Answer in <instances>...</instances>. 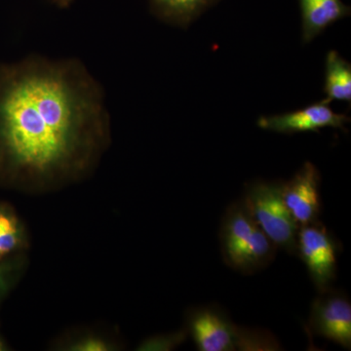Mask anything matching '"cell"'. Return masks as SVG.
Returning a JSON list of instances; mask_svg holds the SVG:
<instances>
[{"label": "cell", "mask_w": 351, "mask_h": 351, "mask_svg": "<svg viewBox=\"0 0 351 351\" xmlns=\"http://www.w3.org/2000/svg\"><path fill=\"white\" fill-rule=\"evenodd\" d=\"M0 152L32 181L75 174L105 143L100 85L80 62L32 58L0 78Z\"/></svg>", "instance_id": "obj_1"}, {"label": "cell", "mask_w": 351, "mask_h": 351, "mask_svg": "<svg viewBox=\"0 0 351 351\" xmlns=\"http://www.w3.org/2000/svg\"><path fill=\"white\" fill-rule=\"evenodd\" d=\"M219 241L226 265L244 274L263 269L276 258V247L257 225L243 199L226 210Z\"/></svg>", "instance_id": "obj_2"}, {"label": "cell", "mask_w": 351, "mask_h": 351, "mask_svg": "<svg viewBox=\"0 0 351 351\" xmlns=\"http://www.w3.org/2000/svg\"><path fill=\"white\" fill-rule=\"evenodd\" d=\"M243 201L251 216L274 246L295 255L300 226L284 202L282 182H253L247 188Z\"/></svg>", "instance_id": "obj_3"}, {"label": "cell", "mask_w": 351, "mask_h": 351, "mask_svg": "<svg viewBox=\"0 0 351 351\" xmlns=\"http://www.w3.org/2000/svg\"><path fill=\"white\" fill-rule=\"evenodd\" d=\"M297 254L318 292L330 290L337 274V248L331 235L319 221L300 226Z\"/></svg>", "instance_id": "obj_4"}, {"label": "cell", "mask_w": 351, "mask_h": 351, "mask_svg": "<svg viewBox=\"0 0 351 351\" xmlns=\"http://www.w3.org/2000/svg\"><path fill=\"white\" fill-rule=\"evenodd\" d=\"M311 306L309 326L314 334L351 350L350 300L332 289L319 293Z\"/></svg>", "instance_id": "obj_5"}, {"label": "cell", "mask_w": 351, "mask_h": 351, "mask_svg": "<svg viewBox=\"0 0 351 351\" xmlns=\"http://www.w3.org/2000/svg\"><path fill=\"white\" fill-rule=\"evenodd\" d=\"M188 327L198 350H237L239 326L219 308L201 306L193 309L189 315Z\"/></svg>", "instance_id": "obj_6"}, {"label": "cell", "mask_w": 351, "mask_h": 351, "mask_svg": "<svg viewBox=\"0 0 351 351\" xmlns=\"http://www.w3.org/2000/svg\"><path fill=\"white\" fill-rule=\"evenodd\" d=\"M329 104L323 100L295 112L262 117L258 119V126L263 130L288 135L300 132H318L326 127L346 130L345 125L350 122V117L335 112Z\"/></svg>", "instance_id": "obj_7"}, {"label": "cell", "mask_w": 351, "mask_h": 351, "mask_svg": "<svg viewBox=\"0 0 351 351\" xmlns=\"http://www.w3.org/2000/svg\"><path fill=\"white\" fill-rule=\"evenodd\" d=\"M320 176L313 163L306 162L290 181L282 182L286 207L299 226L318 221L321 201Z\"/></svg>", "instance_id": "obj_8"}, {"label": "cell", "mask_w": 351, "mask_h": 351, "mask_svg": "<svg viewBox=\"0 0 351 351\" xmlns=\"http://www.w3.org/2000/svg\"><path fill=\"white\" fill-rule=\"evenodd\" d=\"M302 43H309L329 25L350 15L341 0H300Z\"/></svg>", "instance_id": "obj_9"}, {"label": "cell", "mask_w": 351, "mask_h": 351, "mask_svg": "<svg viewBox=\"0 0 351 351\" xmlns=\"http://www.w3.org/2000/svg\"><path fill=\"white\" fill-rule=\"evenodd\" d=\"M217 0H149L152 13L158 19L186 27L213 5Z\"/></svg>", "instance_id": "obj_10"}, {"label": "cell", "mask_w": 351, "mask_h": 351, "mask_svg": "<svg viewBox=\"0 0 351 351\" xmlns=\"http://www.w3.org/2000/svg\"><path fill=\"white\" fill-rule=\"evenodd\" d=\"M324 91L328 103L351 101V64L336 51H330L327 55Z\"/></svg>", "instance_id": "obj_11"}, {"label": "cell", "mask_w": 351, "mask_h": 351, "mask_svg": "<svg viewBox=\"0 0 351 351\" xmlns=\"http://www.w3.org/2000/svg\"><path fill=\"white\" fill-rule=\"evenodd\" d=\"M24 240L22 226L10 212L0 209V258L22 246Z\"/></svg>", "instance_id": "obj_12"}, {"label": "cell", "mask_w": 351, "mask_h": 351, "mask_svg": "<svg viewBox=\"0 0 351 351\" xmlns=\"http://www.w3.org/2000/svg\"><path fill=\"white\" fill-rule=\"evenodd\" d=\"M280 348L269 332L237 328V350H280Z\"/></svg>", "instance_id": "obj_13"}, {"label": "cell", "mask_w": 351, "mask_h": 351, "mask_svg": "<svg viewBox=\"0 0 351 351\" xmlns=\"http://www.w3.org/2000/svg\"><path fill=\"white\" fill-rule=\"evenodd\" d=\"M184 341V332L176 334L174 336L167 337V338L154 339L147 341L143 346L144 350H170V348L179 345L181 341Z\"/></svg>", "instance_id": "obj_14"}, {"label": "cell", "mask_w": 351, "mask_h": 351, "mask_svg": "<svg viewBox=\"0 0 351 351\" xmlns=\"http://www.w3.org/2000/svg\"><path fill=\"white\" fill-rule=\"evenodd\" d=\"M71 350L78 351H103L110 350V346L105 341L97 338L80 339L75 345L71 346Z\"/></svg>", "instance_id": "obj_15"}, {"label": "cell", "mask_w": 351, "mask_h": 351, "mask_svg": "<svg viewBox=\"0 0 351 351\" xmlns=\"http://www.w3.org/2000/svg\"><path fill=\"white\" fill-rule=\"evenodd\" d=\"M73 1V0H53V2H55L61 8H66V7L71 5Z\"/></svg>", "instance_id": "obj_16"}, {"label": "cell", "mask_w": 351, "mask_h": 351, "mask_svg": "<svg viewBox=\"0 0 351 351\" xmlns=\"http://www.w3.org/2000/svg\"><path fill=\"white\" fill-rule=\"evenodd\" d=\"M2 269H0V290H1L2 288H3L4 286V276H3V271L1 270Z\"/></svg>", "instance_id": "obj_17"}, {"label": "cell", "mask_w": 351, "mask_h": 351, "mask_svg": "<svg viewBox=\"0 0 351 351\" xmlns=\"http://www.w3.org/2000/svg\"><path fill=\"white\" fill-rule=\"evenodd\" d=\"M3 350V346H2L1 341H0V350Z\"/></svg>", "instance_id": "obj_18"}]
</instances>
